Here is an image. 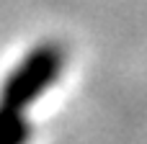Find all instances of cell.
Wrapping results in <instances>:
<instances>
[{"instance_id":"cell-1","label":"cell","mask_w":147,"mask_h":144,"mask_svg":"<svg viewBox=\"0 0 147 144\" xmlns=\"http://www.w3.org/2000/svg\"><path fill=\"white\" fill-rule=\"evenodd\" d=\"M65 62H67V52L62 44L39 41L5 75V80L0 85V103L26 111L34 100H39L59 80Z\"/></svg>"},{"instance_id":"cell-2","label":"cell","mask_w":147,"mask_h":144,"mask_svg":"<svg viewBox=\"0 0 147 144\" xmlns=\"http://www.w3.org/2000/svg\"><path fill=\"white\" fill-rule=\"evenodd\" d=\"M28 142H31V124L26 119V111L0 103V144H28Z\"/></svg>"}]
</instances>
